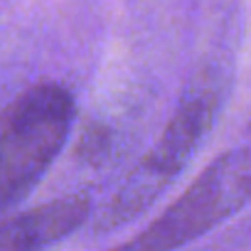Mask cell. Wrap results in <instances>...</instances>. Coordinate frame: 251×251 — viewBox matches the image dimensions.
Instances as JSON below:
<instances>
[{
  "instance_id": "cell-4",
  "label": "cell",
  "mask_w": 251,
  "mask_h": 251,
  "mask_svg": "<svg viewBox=\"0 0 251 251\" xmlns=\"http://www.w3.org/2000/svg\"><path fill=\"white\" fill-rule=\"evenodd\" d=\"M91 212L86 195H67L23 214L0 217V251L42 249L79 229Z\"/></svg>"
},
{
  "instance_id": "cell-2",
  "label": "cell",
  "mask_w": 251,
  "mask_h": 251,
  "mask_svg": "<svg viewBox=\"0 0 251 251\" xmlns=\"http://www.w3.org/2000/svg\"><path fill=\"white\" fill-rule=\"evenodd\" d=\"M217 89L202 86L190 91L182 103L175 108L173 118L163 128L158 143L151 153L133 168V173L121 182L116 195L103 207L96 229H116L126 222L141 217L177 177V173L187 165L217 113Z\"/></svg>"
},
{
  "instance_id": "cell-3",
  "label": "cell",
  "mask_w": 251,
  "mask_h": 251,
  "mask_svg": "<svg viewBox=\"0 0 251 251\" xmlns=\"http://www.w3.org/2000/svg\"><path fill=\"white\" fill-rule=\"evenodd\" d=\"M249 177L251 160L246 148L219 155L204 173H200L187 192H182L136 239L126 241L123 249L163 251L202 236L246 204Z\"/></svg>"
},
{
  "instance_id": "cell-1",
  "label": "cell",
  "mask_w": 251,
  "mask_h": 251,
  "mask_svg": "<svg viewBox=\"0 0 251 251\" xmlns=\"http://www.w3.org/2000/svg\"><path fill=\"white\" fill-rule=\"evenodd\" d=\"M74 121L72 94L37 84L0 108V212L20 202L50 170Z\"/></svg>"
},
{
  "instance_id": "cell-5",
  "label": "cell",
  "mask_w": 251,
  "mask_h": 251,
  "mask_svg": "<svg viewBox=\"0 0 251 251\" xmlns=\"http://www.w3.org/2000/svg\"><path fill=\"white\" fill-rule=\"evenodd\" d=\"M108 146H111L108 131H106V128H99V126H89V128L81 133V138H79V148H76V151H79V155H81L84 160L99 163V160L106 155Z\"/></svg>"
}]
</instances>
